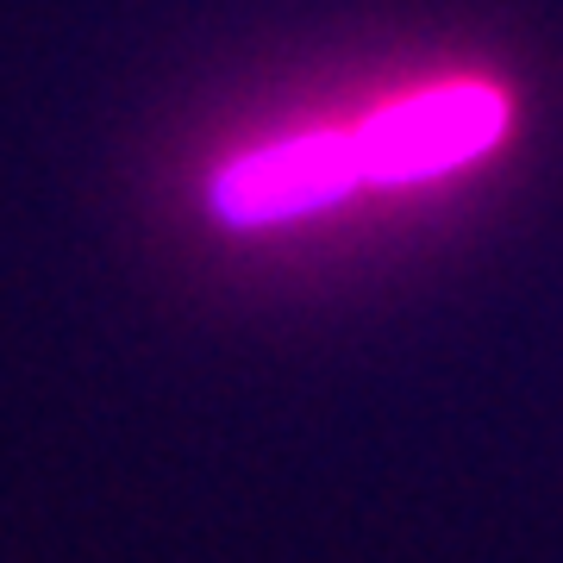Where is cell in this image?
I'll return each mask as SVG.
<instances>
[{
	"label": "cell",
	"mask_w": 563,
	"mask_h": 563,
	"mask_svg": "<svg viewBox=\"0 0 563 563\" xmlns=\"http://www.w3.org/2000/svg\"><path fill=\"white\" fill-rule=\"evenodd\" d=\"M501 132H507V101L483 81L426 88V95H407V101L351 125L363 181H426L439 169L483 157Z\"/></svg>",
	"instance_id": "6da1fadb"
},
{
	"label": "cell",
	"mask_w": 563,
	"mask_h": 563,
	"mask_svg": "<svg viewBox=\"0 0 563 563\" xmlns=\"http://www.w3.org/2000/svg\"><path fill=\"white\" fill-rule=\"evenodd\" d=\"M351 188H363V157L344 125V132H301V139L263 144L251 157L225 163L207 201L225 225H276L320 213V207L344 201Z\"/></svg>",
	"instance_id": "7a4b0ae2"
}]
</instances>
